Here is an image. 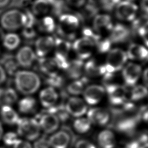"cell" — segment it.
<instances>
[{
    "instance_id": "cell-1",
    "label": "cell",
    "mask_w": 148,
    "mask_h": 148,
    "mask_svg": "<svg viewBox=\"0 0 148 148\" xmlns=\"http://www.w3.org/2000/svg\"><path fill=\"white\" fill-rule=\"evenodd\" d=\"M120 106V108L113 109V125L117 131L130 134L134 131L142 112L137 111L132 103L126 102Z\"/></svg>"
},
{
    "instance_id": "cell-2",
    "label": "cell",
    "mask_w": 148,
    "mask_h": 148,
    "mask_svg": "<svg viewBox=\"0 0 148 148\" xmlns=\"http://www.w3.org/2000/svg\"><path fill=\"white\" fill-rule=\"evenodd\" d=\"M14 76V84L17 90L23 94L35 92L40 87V80L35 72L29 71H17Z\"/></svg>"
},
{
    "instance_id": "cell-3",
    "label": "cell",
    "mask_w": 148,
    "mask_h": 148,
    "mask_svg": "<svg viewBox=\"0 0 148 148\" xmlns=\"http://www.w3.org/2000/svg\"><path fill=\"white\" fill-rule=\"evenodd\" d=\"M79 25L77 17L71 14H63L59 17L56 28L60 38L69 40L75 37Z\"/></svg>"
},
{
    "instance_id": "cell-4",
    "label": "cell",
    "mask_w": 148,
    "mask_h": 148,
    "mask_svg": "<svg viewBox=\"0 0 148 148\" xmlns=\"http://www.w3.org/2000/svg\"><path fill=\"white\" fill-rule=\"evenodd\" d=\"M127 59V53L123 50L119 48L110 50L104 64L106 73L114 74L121 70L125 65Z\"/></svg>"
},
{
    "instance_id": "cell-5",
    "label": "cell",
    "mask_w": 148,
    "mask_h": 148,
    "mask_svg": "<svg viewBox=\"0 0 148 148\" xmlns=\"http://www.w3.org/2000/svg\"><path fill=\"white\" fill-rule=\"evenodd\" d=\"M18 135L29 140L38 139L40 135V127L35 118H20L16 124Z\"/></svg>"
},
{
    "instance_id": "cell-6",
    "label": "cell",
    "mask_w": 148,
    "mask_h": 148,
    "mask_svg": "<svg viewBox=\"0 0 148 148\" xmlns=\"http://www.w3.org/2000/svg\"><path fill=\"white\" fill-rule=\"evenodd\" d=\"M24 12L17 9H11L5 12L0 17V24L4 29L16 31L23 25Z\"/></svg>"
},
{
    "instance_id": "cell-7",
    "label": "cell",
    "mask_w": 148,
    "mask_h": 148,
    "mask_svg": "<svg viewBox=\"0 0 148 148\" xmlns=\"http://www.w3.org/2000/svg\"><path fill=\"white\" fill-rule=\"evenodd\" d=\"M55 53L54 59L60 69H65L68 62V56L72 47L69 40L61 38L54 39Z\"/></svg>"
},
{
    "instance_id": "cell-8",
    "label": "cell",
    "mask_w": 148,
    "mask_h": 148,
    "mask_svg": "<svg viewBox=\"0 0 148 148\" xmlns=\"http://www.w3.org/2000/svg\"><path fill=\"white\" fill-rule=\"evenodd\" d=\"M138 6L132 1L127 0L120 1L115 8L116 17L124 21H133L137 15Z\"/></svg>"
},
{
    "instance_id": "cell-9",
    "label": "cell",
    "mask_w": 148,
    "mask_h": 148,
    "mask_svg": "<svg viewBox=\"0 0 148 148\" xmlns=\"http://www.w3.org/2000/svg\"><path fill=\"white\" fill-rule=\"evenodd\" d=\"M105 89L110 103L114 106H118L126 102L128 92L124 86L117 83H108Z\"/></svg>"
},
{
    "instance_id": "cell-10",
    "label": "cell",
    "mask_w": 148,
    "mask_h": 148,
    "mask_svg": "<svg viewBox=\"0 0 148 148\" xmlns=\"http://www.w3.org/2000/svg\"><path fill=\"white\" fill-rule=\"evenodd\" d=\"M72 48L78 58L83 60L91 56L95 46L91 39L83 36L74 41Z\"/></svg>"
},
{
    "instance_id": "cell-11",
    "label": "cell",
    "mask_w": 148,
    "mask_h": 148,
    "mask_svg": "<svg viewBox=\"0 0 148 148\" xmlns=\"http://www.w3.org/2000/svg\"><path fill=\"white\" fill-rule=\"evenodd\" d=\"M35 119L38 121L40 128L46 134H51L56 131L60 122L57 116L45 110L39 113Z\"/></svg>"
},
{
    "instance_id": "cell-12",
    "label": "cell",
    "mask_w": 148,
    "mask_h": 148,
    "mask_svg": "<svg viewBox=\"0 0 148 148\" xmlns=\"http://www.w3.org/2000/svg\"><path fill=\"white\" fill-rule=\"evenodd\" d=\"M122 69V77L125 84L128 87L134 86L142 74L140 65L130 62L125 64Z\"/></svg>"
},
{
    "instance_id": "cell-13",
    "label": "cell",
    "mask_w": 148,
    "mask_h": 148,
    "mask_svg": "<svg viewBox=\"0 0 148 148\" xmlns=\"http://www.w3.org/2000/svg\"><path fill=\"white\" fill-rule=\"evenodd\" d=\"M68 114L78 118L82 117L87 112V106L86 102L76 96L69 98L65 105Z\"/></svg>"
},
{
    "instance_id": "cell-14",
    "label": "cell",
    "mask_w": 148,
    "mask_h": 148,
    "mask_svg": "<svg viewBox=\"0 0 148 148\" xmlns=\"http://www.w3.org/2000/svg\"><path fill=\"white\" fill-rule=\"evenodd\" d=\"M105 94V89L103 87L92 84L87 86L83 91L84 101L86 103L94 105L99 102Z\"/></svg>"
},
{
    "instance_id": "cell-15",
    "label": "cell",
    "mask_w": 148,
    "mask_h": 148,
    "mask_svg": "<svg viewBox=\"0 0 148 148\" xmlns=\"http://www.w3.org/2000/svg\"><path fill=\"white\" fill-rule=\"evenodd\" d=\"M87 119L95 125H105L110 119L109 112L102 108H93L87 110Z\"/></svg>"
},
{
    "instance_id": "cell-16",
    "label": "cell",
    "mask_w": 148,
    "mask_h": 148,
    "mask_svg": "<svg viewBox=\"0 0 148 148\" xmlns=\"http://www.w3.org/2000/svg\"><path fill=\"white\" fill-rule=\"evenodd\" d=\"M113 22L110 16L106 14H97L92 21L93 30L98 34H102L111 31Z\"/></svg>"
},
{
    "instance_id": "cell-17",
    "label": "cell",
    "mask_w": 148,
    "mask_h": 148,
    "mask_svg": "<svg viewBox=\"0 0 148 148\" xmlns=\"http://www.w3.org/2000/svg\"><path fill=\"white\" fill-rule=\"evenodd\" d=\"M15 57L19 66L24 68H29L36 60L35 53L28 46L21 47Z\"/></svg>"
},
{
    "instance_id": "cell-18",
    "label": "cell",
    "mask_w": 148,
    "mask_h": 148,
    "mask_svg": "<svg viewBox=\"0 0 148 148\" xmlns=\"http://www.w3.org/2000/svg\"><path fill=\"white\" fill-rule=\"evenodd\" d=\"M35 51L39 58L45 57L54 47V38L50 36H42L35 41Z\"/></svg>"
},
{
    "instance_id": "cell-19",
    "label": "cell",
    "mask_w": 148,
    "mask_h": 148,
    "mask_svg": "<svg viewBox=\"0 0 148 148\" xmlns=\"http://www.w3.org/2000/svg\"><path fill=\"white\" fill-rule=\"evenodd\" d=\"M38 70L45 76H51L58 73L60 69L54 58L41 57L38 60Z\"/></svg>"
},
{
    "instance_id": "cell-20",
    "label": "cell",
    "mask_w": 148,
    "mask_h": 148,
    "mask_svg": "<svg viewBox=\"0 0 148 148\" xmlns=\"http://www.w3.org/2000/svg\"><path fill=\"white\" fill-rule=\"evenodd\" d=\"M126 53L128 58L130 60L144 62L148 61V49L140 44H131Z\"/></svg>"
},
{
    "instance_id": "cell-21",
    "label": "cell",
    "mask_w": 148,
    "mask_h": 148,
    "mask_svg": "<svg viewBox=\"0 0 148 148\" xmlns=\"http://www.w3.org/2000/svg\"><path fill=\"white\" fill-rule=\"evenodd\" d=\"M130 33L128 27L121 24L113 25L108 38L112 43H121L128 39Z\"/></svg>"
},
{
    "instance_id": "cell-22",
    "label": "cell",
    "mask_w": 148,
    "mask_h": 148,
    "mask_svg": "<svg viewBox=\"0 0 148 148\" xmlns=\"http://www.w3.org/2000/svg\"><path fill=\"white\" fill-rule=\"evenodd\" d=\"M50 147L51 148H68L70 142L71 136L65 131H60L49 138Z\"/></svg>"
},
{
    "instance_id": "cell-23",
    "label": "cell",
    "mask_w": 148,
    "mask_h": 148,
    "mask_svg": "<svg viewBox=\"0 0 148 148\" xmlns=\"http://www.w3.org/2000/svg\"><path fill=\"white\" fill-rule=\"evenodd\" d=\"M39 99L42 105L45 108H49L55 105L58 99V94L54 88L49 86L40 91Z\"/></svg>"
},
{
    "instance_id": "cell-24",
    "label": "cell",
    "mask_w": 148,
    "mask_h": 148,
    "mask_svg": "<svg viewBox=\"0 0 148 148\" xmlns=\"http://www.w3.org/2000/svg\"><path fill=\"white\" fill-rule=\"evenodd\" d=\"M129 138L125 143V148H139L148 142V132H132L128 134Z\"/></svg>"
},
{
    "instance_id": "cell-25",
    "label": "cell",
    "mask_w": 148,
    "mask_h": 148,
    "mask_svg": "<svg viewBox=\"0 0 148 148\" xmlns=\"http://www.w3.org/2000/svg\"><path fill=\"white\" fill-rule=\"evenodd\" d=\"M84 64L83 60L79 58L69 61L65 69L67 76L74 80L80 79L84 71Z\"/></svg>"
},
{
    "instance_id": "cell-26",
    "label": "cell",
    "mask_w": 148,
    "mask_h": 148,
    "mask_svg": "<svg viewBox=\"0 0 148 148\" xmlns=\"http://www.w3.org/2000/svg\"><path fill=\"white\" fill-rule=\"evenodd\" d=\"M84 71L87 76L92 77L104 76L106 73L105 65L94 59H91L84 64Z\"/></svg>"
},
{
    "instance_id": "cell-27",
    "label": "cell",
    "mask_w": 148,
    "mask_h": 148,
    "mask_svg": "<svg viewBox=\"0 0 148 148\" xmlns=\"http://www.w3.org/2000/svg\"><path fill=\"white\" fill-rule=\"evenodd\" d=\"M97 143L99 148H114L116 145L114 134L110 130H103L98 135Z\"/></svg>"
},
{
    "instance_id": "cell-28",
    "label": "cell",
    "mask_w": 148,
    "mask_h": 148,
    "mask_svg": "<svg viewBox=\"0 0 148 148\" xmlns=\"http://www.w3.org/2000/svg\"><path fill=\"white\" fill-rule=\"evenodd\" d=\"M0 64L5 68V71L10 75H14L18 71L19 65L18 64L16 57L10 53H5L0 57Z\"/></svg>"
},
{
    "instance_id": "cell-29",
    "label": "cell",
    "mask_w": 148,
    "mask_h": 148,
    "mask_svg": "<svg viewBox=\"0 0 148 148\" xmlns=\"http://www.w3.org/2000/svg\"><path fill=\"white\" fill-rule=\"evenodd\" d=\"M53 0H36L32 6L31 12L36 16H44L48 15L53 8Z\"/></svg>"
},
{
    "instance_id": "cell-30",
    "label": "cell",
    "mask_w": 148,
    "mask_h": 148,
    "mask_svg": "<svg viewBox=\"0 0 148 148\" xmlns=\"http://www.w3.org/2000/svg\"><path fill=\"white\" fill-rule=\"evenodd\" d=\"M0 112L2 120L8 124H16L20 119L18 114L10 105H2Z\"/></svg>"
},
{
    "instance_id": "cell-31",
    "label": "cell",
    "mask_w": 148,
    "mask_h": 148,
    "mask_svg": "<svg viewBox=\"0 0 148 148\" xmlns=\"http://www.w3.org/2000/svg\"><path fill=\"white\" fill-rule=\"evenodd\" d=\"M39 29L43 32L51 33L56 29V24L54 18L49 15L42 16L37 23Z\"/></svg>"
},
{
    "instance_id": "cell-32",
    "label": "cell",
    "mask_w": 148,
    "mask_h": 148,
    "mask_svg": "<svg viewBox=\"0 0 148 148\" xmlns=\"http://www.w3.org/2000/svg\"><path fill=\"white\" fill-rule=\"evenodd\" d=\"M36 102L34 98L27 97L21 99L18 104V109L23 113H31L36 109Z\"/></svg>"
},
{
    "instance_id": "cell-33",
    "label": "cell",
    "mask_w": 148,
    "mask_h": 148,
    "mask_svg": "<svg viewBox=\"0 0 148 148\" xmlns=\"http://www.w3.org/2000/svg\"><path fill=\"white\" fill-rule=\"evenodd\" d=\"M87 83L86 78H82L74 80L66 87L67 92L71 95L76 96L83 93L84 90L85 84Z\"/></svg>"
},
{
    "instance_id": "cell-34",
    "label": "cell",
    "mask_w": 148,
    "mask_h": 148,
    "mask_svg": "<svg viewBox=\"0 0 148 148\" xmlns=\"http://www.w3.org/2000/svg\"><path fill=\"white\" fill-rule=\"evenodd\" d=\"M2 41L5 47L9 50H13L20 45V38L15 33L9 32L4 35Z\"/></svg>"
},
{
    "instance_id": "cell-35",
    "label": "cell",
    "mask_w": 148,
    "mask_h": 148,
    "mask_svg": "<svg viewBox=\"0 0 148 148\" xmlns=\"http://www.w3.org/2000/svg\"><path fill=\"white\" fill-rule=\"evenodd\" d=\"M148 95V89L143 85L134 86L130 92V98L134 101L141 100Z\"/></svg>"
},
{
    "instance_id": "cell-36",
    "label": "cell",
    "mask_w": 148,
    "mask_h": 148,
    "mask_svg": "<svg viewBox=\"0 0 148 148\" xmlns=\"http://www.w3.org/2000/svg\"><path fill=\"white\" fill-rule=\"evenodd\" d=\"M91 123L87 118L78 117L73 123V129L79 134L87 133L91 128Z\"/></svg>"
},
{
    "instance_id": "cell-37",
    "label": "cell",
    "mask_w": 148,
    "mask_h": 148,
    "mask_svg": "<svg viewBox=\"0 0 148 148\" xmlns=\"http://www.w3.org/2000/svg\"><path fill=\"white\" fill-rule=\"evenodd\" d=\"M17 95L16 91L12 87L3 88L2 94V105H10L16 102Z\"/></svg>"
},
{
    "instance_id": "cell-38",
    "label": "cell",
    "mask_w": 148,
    "mask_h": 148,
    "mask_svg": "<svg viewBox=\"0 0 148 148\" xmlns=\"http://www.w3.org/2000/svg\"><path fill=\"white\" fill-rule=\"evenodd\" d=\"M46 83L53 88H60L65 83V80L64 77L60 75L58 73L51 76H47L46 79Z\"/></svg>"
},
{
    "instance_id": "cell-39",
    "label": "cell",
    "mask_w": 148,
    "mask_h": 148,
    "mask_svg": "<svg viewBox=\"0 0 148 148\" xmlns=\"http://www.w3.org/2000/svg\"><path fill=\"white\" fill-rule=\"evenodd\" d=\"M18 139V135L14 132H8L3 136L4 144L9 147L13 146Z\"/></svg>"
},
{
    "instance_id": "cell-40",
    "label": "cell",
    "mask_w": 148,
    "mask_h": 148,
    "mask_svg": "<svg viewBox=\"0 0 148 148\" xmlns=\"http://www.w3.org/2000/svg\"><path fill=\"white\" fill-rule=\"evenodd\" d=\"M138 32L145 45L148 47V21L145 22L138 28Z\"/></svg>"
},
{
    "instance_id": "cell-41",
    "label": "cell",
    "mask_w": 148,
    "mask_h": 148,
    "mask_svg": "<svg viewBox=\"0 0 148 148\" xmlns=\"http://www.w3.org/2000/svg\"><path fill=\"white\" fill-rule=\"evenodd\" d=\"M50 145L49 142V138L46 135H43L34 143V148H49Z\"/></svg>"
},
{
    "instance_id": "cell-42",
    "label": "cell",
    "mask_w": 148,
    "mask_h": 148,
    "mask_svg": "<svg viewBox=\"0 0 148 148\" xmlns=\"http://www.w3.org/2000/svg\"><path fill=\"white\" fill-rule=\"evenodd\" d=\"M22 35L24 39L28 40H31L36 37V32L33 27H23Z\"/></svg>"
},
{
    "instance_id": "cell-43",
    "label": "cell",
    "mask_w": 148,
    "mask_h": 148,
    "mask_svg": "<svg viewBox=\"0 0 148 148\" xmlns=\"http://www.w3.org/2000/svg\"><path fill=\"white\" fill-rule=\"evenodd\" d=\"M75 148H96V147L90 141L86 139H81L76 142Z\"/></svg>"
},
{
    "instance_id": "cell-44",
    "label": "cell",
    "mask_w": 148,
    "mask_h": 148,
    "mask_svg": "<svg viewBox=\"0 0 148 148\" xmlns=\"http://www.w3.org/2000/svg\"><path fill=\"white\" fill-rule=\"evenodd\" d=\"M103 7L107 10L112 9L116 6L120 0H101Z\"/></svg>"
},
{
    "instance_id": "cell-45",
    "label": "cell",
    "mask_w": 148,
    "mask_h": 148,
    "mask_svg": "<svg viewBox=\"0 0 148 148\" xmlns=\"http://www.w3.org/2000/svg\"><path fill=\"white\" fill-rule=\"evenodd\" d=\"M67 3L71 6L79 8L84 5L86 0H66Z\"/></svg>"
},
{
    "instance_id": "cell-46",
    "label": "cell",
    "mask_w": 148,
    "mask_h": 148,
    "mask_svg": "<svg viewBox=\"0 0 148 148\" xmlns=\"http://www.w3.org/2000/svg\"><path fill=\"white\" fill-rule=\"evenodd\" d=\"M13 148H32V147L28 142L18 139L13 145Z\"/></svg>"
},
{
    "instance_id": "cell-47",
    "label": "cell",
    "mask_w": 148,
    "mask_h": 148,
    "mask_svg": "<svg viewBox=\"0 0 148 148\" xmlns=\"http://www.w3.org/2000/svg\"><path fill=\"white\" fill-rule=\"evenodd\" d=\"M140 6L142 10L148 15V0H140Z\"/></svg>"
},
{
    "instance_id": "cell-48",
    "label": "cell",
    "mask_w": 148,
    "mask_h": 148,
    "mask_svg": "<svg viewBox=\"0 0 148 148\" xmlns=\"http://www.w3.org/2000/svg\"><path fill=\"white\" fill-rule=\"evenodd\" d=\"M6 79V75L5 69L0 65V84L3 83Z\"/></svg>"
},
{
    "instance_id": "cell-49",
    "label": "cell",
    "mask_w": 148,
    "mask_h": 148,
    "mask_svg": "<svg viewBox=\"0 0 148 148\" xmlns=\"http://www.w3.org/2000/svg\"><path fill=\"white\" fill-rule=\"evenodd\" d=\"M143 80L145 86L148 87V68H146L143 73Z\"/></svg>"
},
{
    "instance_id": "cell-50",
    "label": "cell",
    "mask_w": 148,
    "mask_h": 148,
    "mask_svg": "<svg viewBox=\"0 0 148 148\" xmlns=\"http://www.w3.org/2000/svg\"><path fill=\"white\" fill-rule=\"evenodd\" d=\"M141 117L144 121L148 124V109L143 110L141 113Z\"/></svg>"
},
{
    "instance_id": "cell-51",
    "label": "cell",
    "mask_w": 148,
    "mask_h": 148,
    "mask_svg": "<svg viewBox=\"0 0 148 148\" xmlns=\"http://www.w3.org/2000/svg\"><path fill=\"white\" fill-rule=\"evenodd\" d=\"M10 0H0V8L6 6L10 2Z\"/></svg>"
},
{
    "instance_id": "cell-52",
    "label": "cell",
    "mask_w": 148,
    "mask_h": 148,
    "mask_svg": "<svg viewBox=\"0 0 148 148\" xmlns=\"http://www.w3.org/2000/svg\"><path fill=\"white\" fill-rule=\"evenodd\" d=\"M4 35H5V34H4V32L3 31V29H2V28H1L0 27V42L2 41L3 38L4 37Z\"/></svg>"
},
{
    "instance_id": "cell-53",
    "label": "cell",
    "mask_w": 148,
    "mask_h": 148,
    "mask_svg": "<svg viewBox=\"0 0 148 148\" xmlns=\"http://www.w3.org/2000/svg\"><path fill=\"white\" fill-rule=\"evenodd\" d=\"M2 133H3V128H2V124L0 122V139L2 136Z\"/></svg>"
},
{
    "instance_id": "cell-54",
    "label": "cell",
    "mask_w": 148,
    "mask_h": 148,
    "mask_svg": "<svg viewBox=\"0 0 148 148\" xmlns=\"http://www.w3.org/2000/svg\"><path fill=\"white\" fill-rule=\"evenodd\" d=\"M139 148H148V142L145 143L142 146H140Z\"/></svg>"
},
{
    "instance_id": "cell-55",
    "label": "cell",
    "mask_w": 148,
    "mask_h": 148,
    "mask_svg": "<svg viewBox=\"0 0 148 148\" xmlns=\"http://www.w3.org/2000/svg\"><path fill=\"white\" fill-rule=\"evenodd\" d=\"M127 1H134V0H127Z\"/></svg>"
},
{
    "instance_id": "cell-56",
    "label": "cell",
    "mask_w": 148,
    "mask_h": 148,
    "mask_svg": "<svg viewBox=\"0 0 148 148\" xmlns=\"http://www.w3.org/2000/svg\"><path fill=\"white\" fill-rule=\"evenodd\" d=\"M0 148H2V147H0Z\"/></svg>"
}]
</instances>
